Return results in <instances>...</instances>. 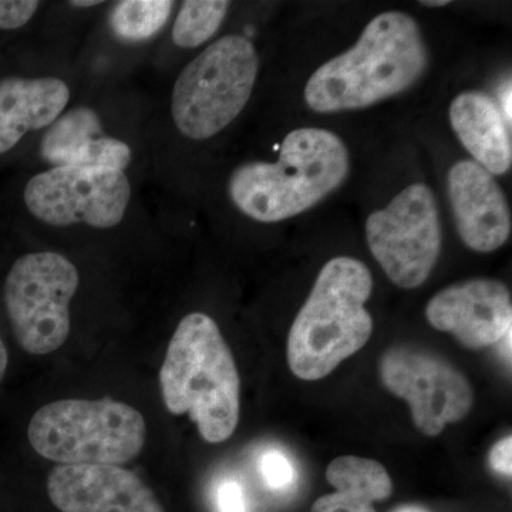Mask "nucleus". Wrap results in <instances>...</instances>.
<instances>
[{
    "label": "nucleus",
    "instance_id": "nucleus-14",
    "mask_svg": "<svg viewBox=\"0 0 512 512\" xmlns=\"http://www.w3.org/2000/svg\"><path fill=\"white\" fill-rule=\"evenodd\" d=\"M40 154L55 167L124 171L131 163V148L124 141L104 136L99 114L89 107H76L50 124Z\"/></svg>",
    "mask_w": 512,
    "mask_h": 512
},
{
    "label": "nucleus",
    "instance_id": "nucleus-9",
    "mask_svg": "<svg viewBox=\"0 0 512 512\" xmlns=\"http://www.w3.org/2000/svg\"><path fill=\"white\" fill-rule=\"evenodd\" d=\"M383 386L412 410L416 429L424 436H439L447 424L470 413L473 387L460 370L443 356L416 346H394L379 365Z\"/></svg>",
    "mask_w": 512,
    "mask_h": 512
},
{
    "label": "nucleus",
    "instance_id": "nucleus-8",
    "mask_svg": "<svg viewBox=\"0 0 512 512\" xmlns=\"http://www.w3.org/2000/svg\"><path fill=\"white\" fill-rule=\"evenodd\" d=\"M370 252L394 285L416 289L429 279L441 252V222L429 185L412 184L366 221Z\"/></svg>",
    "mask_w": 512,
    "mask_h": 512
},
{
    "label": "nucleus",
    "instance_id": "nucleus-1",
    "mask_svg": "<svg viewBox=\"0 0 512 512\" xmlns=\"http://www.w3.org/2000/svg\"><path fill=\"white\" fill-rule=\"evenodd\" d=\"M430 56L419 23L403 12L370 20L356 45L323 63L309 77L305 101L316 113L375 106L419 82Z\"/></svg>",
    "mask_w": 512,
    "mask_h": 512
},
{
    "label": "nucleus",
    "instance_id": "nucleus-10",
    "mask_svg": "<svg viewBox=\"0 0 512 512\" xmlns=\"http://www.w3.org/2000/svg\"><path fill=\"white\" fill-rule=\"evenodd\" d=\"M130 197L126 173L110 168L53 167L35 175L25 188L26 207L53 227H116Z\"/></svg>",
    "mask_w": 512,
    "mask_h": 512
},
{
    "label": "nucleus",
    "instance_id": "nucleus-6",
    "mask_svg": "<svg viewBox=\"0 0 512 512\" xmlns=\"http://www.w3.org/2000/svg\"><path fill=\"white\" fill-rule=\"evenodd\" d=\"M258 72V53L247 37H221L178 76L171 97L175 126L191 140L217 136L247 106Z\"/></svg>",
    "mask_w": 512,
    "mask_h": 512
},
{
    "label": "nucleus",
    "instance_id": "nucleus-21",
    "mask_svg": "<svg viewBox=\"0 0 512 512\" xmlns=\"http://www.w3.org/2000/svg\"><path fill=\"white\" fill-rule=\"evenodd\" d=\"M39 6L36 0H0V29L23 28L35 16Z\"/></svg>",
    "mask_w": 512,
    "mask_h": 512
},
{
    "label": "nucleus",
    "instance_id": "nucleus-22",
    "mask_svg": "<svg viewBox=\"0 0 512 512\" xmlns=\"http://www.w3.org/2000/svg\"><path fill=\"white\" fill-rule=\"evenodd\" d=\"M218 512H248V498L244 487L235 480H224L215 491Z\"/></svg>",
    "mask_w": 512,
    "mask_h": 512
},
{
    "label": "nucleus",
    "instance_id": "nucleus-17",
    "mask_svg": "<svg viewBox=\"0 0 512 512\" xmlns=\"http://www.w3.org/2000/svg\"><path fill=\"white\" fill-rule=\"evenodd\" d=\"M326 480L335 493L318 498L311 512H377L373 504L393 493L386 468L370 458H336L326 468Z\"/></svg>",
    "mask_w": 512,
    "mask_h": 512
},
{
    "label": "nucleus",
    "instance_id": "nucleus-24",
    "mask_svg": "<svg viewBox=\"0 0 512 512\" xmlns=\"http://www.w3.org/2000/svg\"><path fill=\"white\" fill-rule=\"evenodd\" d=\"M500 110L501 113H503L505 121H507L508 124L512 123V116H511V80L508 79L507 82L503 84V87H501L500 90Z\"/></svg>",
    "mask_w": 512,
    "mask_h": 512
},
{
    "label": "nucleus",
    "instance_id": "nucleus-7",
    "mask_svg": "<svg viewBox=\"0 0 512 512\" xmlns=\"http://www.w3.org/2000/svg\"><path fill=\"white\" fill-rule=\"evenodd\" d=\"M79 282L76 266L56 252H35L15 262L6 278L5 302L23 350L42 356L62 348Z\"/></svg>",
    "mask_w": 512,
    "mask_h": 512
},
{
    "label": "nucleus",
    "instance_id": "nucleus-19",
    "mask_svg": "<svg viewBox=\"0 0 512 512\" xmlns=\"http://www.w3.org/2000/svg\"><path fill=\"white\" fill-rule=\"evenodd\" d=\"M231 3L225 0H187L175 19L173 40L181 49L204 45L221 28Z\"/></svg>",
    "mask_w": 512,
    "mask_h": 512
},
{
    "label": "nucleus",
    "instance_id": "nucleus-13",
    "mask_svg": "<svg viewBox=\"0 0 512 512\" xmlns=\"http://www.w3.org/2000/svg\"><path fill=\"white\" fill-rule=\"evenodd\" d=\"M458 235L473 251L488 254L510 239V205L493 174L473 160L458 161L447 178Z\"/></svg>",
    "mask_w": 512,
    "mask_h": 512
},
{
    "label": "nucleus",
    "instance_id": "nucleus-15",
    "mask_svg": "<svg viewBox=\"0 0 512 512\" xmlns=\"http://www.w3.org/2000/svg\"><path fill=\"white\" fill-rule=\"evenodd\" d=\"M450 124L464 148L488 173L504 175L512 164L511 126L490 94L468 90L451 101Z\"/></svg>",
    "mask_w": 512,
    "mask_h": 512
},
{
    "label": "nucleus",
    "instance_id": "nucleus-23",
    "mask_svg": "<svg viewBox=\"0 0 512 512\" xmlns=\"http://www.w3.org/2000/svg\"><path fill=\"white\" fill-rule=\"evenodd\" d=\"M512 440L511 436L498 441L490 453V464L501 476L511 477L512 473Z\"/></svg>",
    "mask_w": 512,
    "mask_h": 512
},
{
    "label": "nucleus",
    "instance_id": "nucleus-26",
    "mask_svg": "<svg viewBox=\"0 0 512 512\" xmlns=\"http://www.w3.org/2000/svg\"><path fill=\"white\" fill-rule=\"evenodd\" d=\"M101 2H97V0H74V2H70V5L74 6V8H92V6L100 5Z\"/></svg>",
    "mask_w": 512,
    "mask_h": 512
},
{
    "label": "nucleus",
    "instance_id": "nucleus-27",
    "mask_svg": "<svg viewBox=\"0 0 512 512\" xmlns=\"http://www.w3.org/2000/svg\"><path fill=\"white\" fill-rule=\"evenodd\" d=\"M448 0H426V2H420V5L426 6V8H441V6H447Z\"/></svg>",
    "mask_w": 512,
    "mask_h": 512
},
{
    "label": "nucleus",
    "instance_id": "nucleus-28",
    "mask_svg": "<svg viewBox=\"0 0 512 512\" xmlns=\"http://www.w3.org/2000/svg\"><path fill=\"white\" fill-rule=\"evenodd\" d=\"M394 512H429L424 510V508L417 507V505H406V507L399 508V510Z\"/></svg>",
    "mask_w": 512,
    "mask_h": 512
},
{
    "label": "nucleus",
    "instance_id": "nucleus-4",
    "mask_svg": "<svg viewBox=\"0 0 512 512\" xmlns=\"http://www.w3.org/2000/svg\"><path fill=\"white\" fill-rule=\"evenodd\" d=\"M372 291V274L359 259L338 256L320 269L289 330L293 375L306 382L323 379L369 342L373 319L365 305Z\"/></svg>",
    "mask_w": 512,
    "mask_h": 512
},
{
    "label": "nucleus",
    "instance_id": "nucleus-12",
    "mask_svg": "<svg viewBox=\"0 0 512 512\" xmlns=\"http://www.w3.org/2000/svg\"><path fill=\"white\" fill-rule=\"evenodd\" d=\"M50 501L62 512H164L153 491L119 466H57L47 478Z\"/></svg>",
    "mask_w": 512,
    "mask_h": 512
},
{
    "label": "nucleus",
    "instance_id": "nucleus-20",
    "mask_svg": "<svg viewBox=\"0 0 512 512\" xmlns=\"http://www.w3.org/2000/svg\"><path fill=\"white\" fill-rule=\"evenodd\" d=\"M259 470L266 487L272 491L289 490L295 483V467L282 451H266L259 461Z\"/></svg>",
    "mask_w": 512,
    "mask_h": 512
},
{
    "label": "nucleus",
    "instance_id": "nucleus-2",
    "mask_svg": "<svg viewBox=\"0 0 512 512\" xmlns=\"http://www.w3.org/2000/svg\"><path fill=\"white\" fill-rule=\"evenodd\" d=\"M349 150L318 127L296 128L282 141L278 161H251L229 177L232 204L251 220L272 224L303 214L345 183Z\"/></svg>",
    "mask_w": 512,
    "mask_h": 512
},
{
    "label": "nucleus",
    "instance_id": "nucleus-16",
    "mask_svg": "<svg viewBox=\"0 0 512 512\" xmlns=\"http://www.w3.org/2000/svg\"><path fill=\"white\" fill-rule=\"evenodd\" d=\"M70 100L69 86L56 77H6L0 82V154L29 131L49 127Z\"/></svg>",
    "mask_w": 512,
    "mask_h": 512
},
{
    "label": "nucleus",
    "instance_id": "nucleus-25",
    "mask_svg": "<svg viewBox=\"0 0 512 512\" xmlns=\"http://www.w3.org/2000/svg\"><path fill=\"white\" fill-rule=\"evenodd\" d=\"M8 362V350H6L5 343H3L2 338H0V382H2L6 369H8Z\"/></svg>",
    "mask_w": 512,
    "mask_h": 512
},
{
    "label": "nucleus",
    "instance_id": "nucleus-5",
    "mask_svg": "<svg viewBox=\"0 0 512 512\" xmlns=\"http://www.w3.org/2000/svg\"><path fill=\"white\" fill-rule=\"evenodd\" d=\"M28 437L39 456L62 466H119L141 453L147 424L138 410L116 400H59L37 410Z\"/></svg>",
    "mask_w": 512,
    "mask_h": 512
},
{
    "label": "nucleus",
    "instance_id": "nucleus-18",
    "mask_svg": "<svg viewBox=\"0 0 512 512\" xmlns=\"http://www.w3.org/2000/svg\"><path fill=\"white\" fill-rule=\"evenodd\" d=\"M173 6L171 0H123L111 10V32L123 42L151 39L164 28Z\"/></svg>",
    "mask_w": 512,
    "mask_h": 512
},
{
    "label": "nucleus",
    "instance_id": "nucleus-11",
    "mask_svg": "<svg viewBox=\"0 0 512 512\" xmlns=\"http://www.w3.org/2000/svg\"><path fill=\"white\" fill-rule=\"evenodd\" d=\"M434 329L451 333L468 349L497 345L512 330L511 292L495 279H470L443 289L427 303Z\"/></svg>",
    "mask_w": 512,
    "mask_h": 512
},
{
    "label": "nucleus",
    "instance_id": "nucleus-3",
    "mask_svg": "<svg viewBox=\"0 0 512 512\" xmlns=\"http://www.w3.org/2000/svg\"><path fill=\"white\" fill-rule=\"evenodd\" d=\"M168 412L190 414L202 439L218 444L237 430L241 379L215 320L192 312L178 323L160 370Z\"/></svg>",
    "mask_w": 512,
    "mask_h": 512
}]
</instances>
